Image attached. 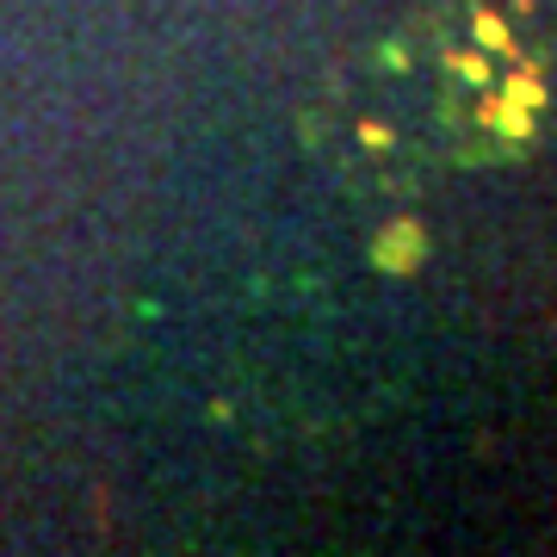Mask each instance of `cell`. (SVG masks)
Instances as JSON below:
<instances>
[{
    "mask_svg": "<svg viewBox=\"0 0 557 557\" xmlns=\"http://www.w3.org/2000/svg\"><path fill=\"white\" fill-rule=\"evenodd\" d=\"M421 255H428V236H421L416 223H391L379 236V267L384 273H416Z\"/></svg>",
    "mask_w": 557,
    "mask_h": 557,
    "instance_id": "6da1fadb",
    "label": "cell"
},
{
    "mask_svg": "<svg viewBox=\"0 0 557 557\" xmlns=\"http://www.w3.org/2000/svg\"><path fill=\"white\" fill-rule=\"evenodd\" d=\"M471 44H478V50H490V57H515L520 62V44H515V32H508V20H502V13H490V7H483V13H471Z\"/></svg>",
    "mask_w": 557,
    "mask_h": 557,
    "instance_id": "7a4b0ae2",
    "label": "cell"
},
{
    "mask_svg": "<svg viewBox=\"0 0 557 557\" xmlns=\"http://www.w3.org/2000/svg\"><path fill=\"white\" fill-rule=\"evenodd\" d=\"M478 119L490 124V131H508V137H533V112H527V106H515V100H483L478 106Z\"/></svg>",
    "mask_w": 557,
    "mask_h": 557,
    "instance_id": "3957f363",
    "label": "cell"
},
{
    "mask_svg": "<svg viewBox=\"0 0 557 557\" xmlns=\"http://www.w3.org/2000/svg\"><path fill=\"white\" fill-rule=\"evenodd\" d=\"M446 69H453L458 81H471V87H496V62H490V50H478V44H471V50H453Z\"/></svg>",
    "mask_w": 557,
    "mask_h": 557,
    "instance_id": "277c9868",
    "label": "cell"
},
{
    "mask_svg": "<svg viewBox=\"0 0 557 557\" xmlns=\"http://www.w3.org/2000/svg\"><path fill=\"white\" fill-rule=\"evenodd\" d=\"M502 100H515V106H527V112H539V106H545V75L520 62L515 75H508V87H502Z\"/></svg>",
    "mask_w": 557,
    "mask_h": 557,
    "instance_id": "5b68a950",
    "label": "cell"
},
{
    "mask_svg": "<svg viewBox=\"0 0 557 557\" xmlns=\"http://www.w3.org/2000/svg\"><path fill=\"white\" fill-rule=\"evenodd\" d=\"M359 143H372V149H384V143H391V131H384L379 119H366V124H359Z\"/></svg>",
    "mask_w": 557,
    "mask_h": 557,
    "instance_id": "8992f818",
    "label": "cell"
}]
</instances>
